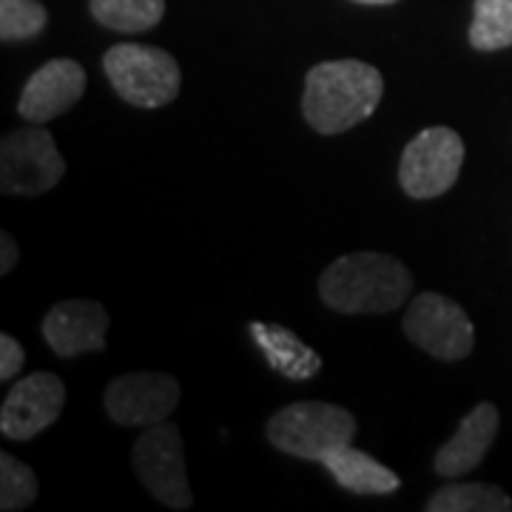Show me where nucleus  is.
Segmentation results:
<instances>
[{
  "label": "nucleus",
  "mask_w": 512,
  "mask_h": 512,
  "mask_svg": "<svg viewBox=\"0 0 512 512\" xmlns=\"http://www.w3.org/2000/svg\"><path fill=\"white\" fill-rule=\"evenodd\" d=\"M384 94L382 72L362 60L316 63L305 77L302 114L319 134H345L376 114Z\"/></svg>",
  "instance_id": "obj_1"
},
{
  "label": "nucleus",
  "mask_w": 512,
  "mask_h": 512,
  "mask_svg": "<svg viewBox=\"0 0 512 512\" xmlns=\"http://www.w3.org/2000/svg\"><path fill=\"white\" fill-rule=\"evenodd\" d=\"M413 293V274L396 256L379 251L339 256L319 279V296L330 311L390 313L402 308Z\"/></svg>",
  "instance_id": "obj_2"
},
{
  "label": "nucleus",
  "mask_w": 512,
  "mask_h": 512,
  "mask_svg": "<svg viewBox=\"0 0 512 512\" xmlns=\"http://www.w3.org/2000/svg\"><path fill=\"white\" fill-rule=\"evenodd\" d=\"M111 89L137 109H160L177 100L183 74L171 52L146 43H120L103 55Z\"/></svg>",
  "instance_id": "obj_3"
},
{
  "label": "nucleus",
  "mask_w": 512,
  "mask_h": 512,
  "mask_svg": "<svg viewBox=\"0 0 512 512\" xmlns=\"http://www.w3.org/2000/svg\"><path fill=\"white\" fill-rule=\"evenodd\" d=\"M353 436V413L328 402H293L268 421V439L276 450L319 464L333 450L353 444Z\"/></svg>",
  "instance_id": "obj_4"
},
{
  "label": "nucleus",
  "mask_w": 512,
  "mask_h": 512,
  "mask_svg": "<svg viewBox=\"0 0 512 512\" xmlns=\"http://www.w3.org/2000/svg\"><path fill=\"white\" fill-rule=\"evenodd\" d=\"M66 174L55 137L32 123L3 137L0 143V191L6 197H40L52 191Z\"/></svg>",
  "instance_id": "obj_5"
},
{
  "label": "nucleus",
  "mask_w": 512,
  "mask_h": 512,
  "mask_svg": "<svg viewBox=\"0 0 512 512\" xmlns=\"http://www.w3.org/2000/svg\"><path fill=\"white\" fill-rule=\"evenodd\" d=\"M131 464L140 484L163 507L188 510L194 504V493L188 487V473H185L183 436L177 424L163 421V424L146 427V433L134 441Z\"/></svg>",
  "instance_id": "obj_6"
},
{
  "label": "nucleus",
  "mask_w": 512,
  "mask_h": 512,
  "mask_svg": "<svg viewBox=\"0 0 512 512\" xmlns=\"http://www.w3.org/2000/svg\"><path fill=\"white\" fill-rule=\"evenodd\" d=\"M464 165V140L453 128H424L404 146L399 183L413 200H433L456 185Z\"/></svg>",
  "instance_id": "obj_7"
},
{
  "label": "nucleus",
  "mask_w": 512,
  "mask_h": 512,
  "mask_svg": "<svg viewBox=\"0 0 512 512\" xmlns=\"http://www.w3.org/2000/svg\"><path fill=\"white\" fill-rule=\"evenodd\" d=\"M407 339L441 362H461L473 353L476 330L464 308L441 293H421L402 322Z\"/></svg>",
  "instance_id": "obj_8"
},
{
  "label": "nucleus",
  "mask_w": 512,
  "mask_h": 512,
  "mask_svg": "<svg viewBox=\"0 0 512 512\" xmlns=\"http://www.w3.org/2000/svg\"><path fill=\"white\" fill-rule=\"evenodd\" d=\"M180 404V382L165 373H126L106 387L103 407L120 427H154Z\"/></svg>",
  "instance_id": "obj_9"
},
{
  "label": "nucleus",
  "mask_w": 512,
  "mask_h": 512,
  "mask_svg": "<svg viewBox=\"0 0 512 512\" xmlns=\"http://www.w3.org/2000/svg\"><path fill=\"white\" fill-rule=\"evenodd\" d=\"M66 402V387L55 373H32L12 384L3 410L0 433L12 441H29L52 427Z\"/></svg>",
  "instance_id": "obj_10"
},
{
  "label": "nucleus",
  "mask_w": 512,
  "mask_h": 512,
  "mask_svg": "<svg viewBox=\"0 0 512 512\" xmlns=\"http://www.w3.org/2000/svg\"><path fill=\"white\" fill-rule=\"evenodd\" d=\"M83 94H86V69L77 60L57 57L43 63L26 80L18 100V114L29 123L43 126L74 109Z\"/></svg>",
  "instance_id": "obj_11"
},
{
  "label": "nucleus",
  "mask_w": 512,
  "mask_h": 512,
  "mask_svg": "<svg viewBox=\"0 0 512 512\" xmlns=\"http://www.w3.org/2000/svg\"><path fill=\"white\" fill-rule=\"evenodd\" d=\"M40 330L57 356L74 359L106 348L109 311L92 299H66L46 313Z\"/></svg>",
  "instance_id": "obj_12"
},
{
  "label": "nucleus",
  "mask_w": 512,
  "mask_h": 512,
  "mask_svg": "<svg viewBox=\"0 0 512 512\" xmlns=\"http://www.w3.org/2000/svg\"><path fill=\"white\" fill-rule=\"evenodd\" d=\"M498 407L490 402L476 404L453 433V439L447 441L436 453V473L441 478H461L473 473L478 464L484 461L487 450L493 447L498 436Z\"/></svg>",
  "instance_id": "obj_13"
},
{
  "label": "nucleus",
  "mask_w": 512,
  "mask_h": 512,
  "mask_svg": "<svg viewBox=\"0 0 512 512\" xmlns=\"http://www.w3.org/2000/svg\"><path fill=\"white\" fill-rule=\"evenodd\" d=\"M322 464L328 467L330 476L336 478V484L345 487L348 493L387 495L396 493L402 487V478L396 476L393 470H387L373 456L356 450L353 444H345V447L328 453L322 458Z\"/></svg>",
  "instance_id": "obj_14"
},
{
  "label": "nucleus",
  "mask_w": 512,
  "mask_h": 512,
  "mask_svg": "<svg viewBox=\"0 0 512 512\" xmlns=\"http://www.w3.org/2000/svg\"><path fill=\"white\" fill-rule=\"evenodd\" d=\"M256 345L265 350L268 365L274 367L276 373L288 376L293 382H305L313 379L322 370V359L319 353L311 350L305 342H299V336L291 330L279 328V325H262L254 322L251 325Z\"/></svg>",
  "instance_id": "obj_15"
},
{
  "label": "nucleus",
  "mask_w": 512,
  "mask_h": 512,
  "mask_svg": "<svg viewBox=\"0 0 512 512\" xmlns=\"http://www.w3.org/2000/svg\"><path fill=\"white\" fill-rule=\"evenodd\" d=\"M92 18L111 32L140 35L154 29L165 15V0H89Z\"/></svg>",
  "instance_id": "obj_16"
},
{
  "label": "nucleus",
  "mask_w": 512,
  "mask_h": 512,
  "mask_svg": "<svg viewBox=\"0 0 512 512\" xmlns=\"http://www.w3.org/2000/svg\"><path fill=\"white\" fill-rule=\"evenodd\" d=\"M427 512H510L512 498L493 484H447L427 501Z\"/></svg>",
  "instance_id": "obj_17"
},
{
  "label": "nucleus",
  "mask_w": 512,
  "mask_h": 512,
  "mask_svg": "<svg viewBox=\"0 0 512 512\" xmlns=\"http://www.w3.org/2000/svg\"><path fill=\"white\" fill-rule=\"evenodd\" d=\"M470 46L478 52H501L512 46V0H476Z\"/></svg>",
  "instance_id": "obj_18"
},
{
  "label": "nucleus",
  "mask_w": 512,
  "mask_h": 512,
  "mask_svg": "<svg viewBox=\"0 0 512 512\" xmlns=\"http://www.w3.org/2000/svg\"><path fill=\"white\" fill-rule=\"evenodd\" d=\"M37 498V476L9 453H0V510L18 512L32 507Z\"/></svg>",
  "instance_id": "obj_19"
},
{
  "label": "nucleus",
  "mask_w": 512,
  "mask_h": 512,
  "mask_svg": "<svg viewBox=\"0 0 512 512\" xmlns=\"http://www.w3.org/2000/svg\"><path fill=\"white\" fill-rule=\"evenodd\" d=\"M46 9L37 0H0V40L20 43L46 29Z\"/></svg>",
  "instance_id": "obj_20"
},
{
  "label": "nucleus",
  "mask_w": 512,
  "mask_h": 512,
  "mask_svg": "<svg viewBox=\"0 0 512 512\" xmlns=\"http://www.w3.org/2000/svg\"><path fill=\"white\" fill-rule=\"evenodd\" d=\"M26 365V350L20 348L18 339H12L9 333L0 336V379L12 382Z\"/></svg>",
  "instance_id": "obj_21"
},
{
  "label": "nucleus",
  "mask_w": 512,
  "mask_h": 512,
  "mask_svg": "<svg viewBox=\"0 0 512 512\" xmlns=\"http://www.w3.org/2000/svg\"><path fill=\"white\" fill-rule=\"evenodd\" d=\"M18 242L12 239V234H0V274H12V268L18 265Z\"/></svg>",
  "instance_id": "obj_22"
},
{
  "label": "nucleus",
  "mask_w": 512,
  "mask_h": 512,
  "mask_svg": "<svg viewBox=\"0 0 512 512\" xmlns=\"http://www.w3.org/2000/svg\"><path fill=\"white\" fill-rule=\"evenodd\" d=\"M353 3H365V6H390V3H399V0H353Z\"/></svg>",
  "instance_id": "obj_23"
}]
</instances>
